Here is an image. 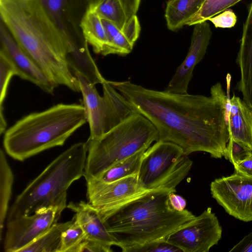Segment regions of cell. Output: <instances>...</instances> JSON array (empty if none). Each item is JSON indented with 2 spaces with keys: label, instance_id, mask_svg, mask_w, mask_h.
I'll return each instance as SVG.
<instances>
[{
  "label": "cell",
  "instance_id": "5b68a950",
  "mask_svg": "<svg viewBox=\"0 0 252 252\" xmlns=\"http://www.w3.org/2000/svg\"><path fill=\"white\" fill-rule=\"evenodd\" d=\"M87 153V142H78L58 156L17 196L7 221L51 208L65 209L68 188L84 176Z\"/></svg>",
  "mask_w": 252,
  "mask_h": 252
},
{
  "label": "cell",
  "instance_id": "f1b7e54d",
  "mask_svg": "<svg viewBox=\"0 0 252 252\" xmlns=\"http://www.w3.org/2000/svg\"><path fill=\"white\" fill-rule=\"evenodd\" d=\"M180 252L182 251L168 243L164 239L155 241L138 246L128 250L127 252Z\"/></svg>",
  "mask_w": 252,
  "mask_h": 252
},
{
  "label": "cell",
  "instance_id": "484cf974",
  "mask_svg": "<svg viewBox=\"0 0 252 252\" xmlns=\"http://www.w3.org/2000/svg\"><path fill=\"white\" fill-rule=\"evenodd\" d=\"M15 75V69L12 63L4 55L0 53V133L1 134L4 133L7 126L3 113V103L6 97L10 79Z\"/></svg>",
  "mask_w": 252,
  "mask_h": 252
},
{
  "label": "cell",
  "instance_id": "6da1fadb",
  "mask_svg": "<svg viewBox=\"0 0 252 252\" xmlns=\"http://www.w3.org/2000/svg\"><path fill=\"white\" fill-rule=\"evenodd\" d=\"M107 81L153 124L158 141L173 143L188 156L204 152L214 158L224 157L229 139L224 107L228 95L220 82L206 96L151 90L130 81Z\"/></svg>",
  "mask_w": 252,
  "mask_h": 252
},
{
  "label": "cell",
  "instance_id": "30bf717a",
  "mask_svg": "<svg viewBox=\"0 0 252 252\" xmlns=\"http://www.w3.org/2000/svg\"><path fill=\"white\" fill-rule=\"evenodd\" d=\"M85 180L88 202L98 212L102 220L117 208L148 191L140 185L138 174L109 183L94 178Z\"/></svg>",
  "mask_w": 252,
  "mask_h": 252
},
{
  "label": "cell",
  "instance_id": "d6986e66",
  "mask_svg": "<svg viewBox=\"0 0 252 252\" xmlns=\"http://www.w3.org/2000/svg\"><path fill=\"white\" fill-rule=\"evenodd\" d=\"M94 2L87 9L80 24L85 40L90 44L96 54H102L107 39L102 19L94 9Z\"/></svg>",
  "mask_w": 252,
  "mask_h": 252
},
{
  "label": "cell",
  "instance_id": "44dd1931",
  "mask_svg": "<svg viewBox=\"0 0 252 252\" xmlns=\"http://www.w3.org/2000/svg\"><path fill=\"white\" fill-rule=\"evenodd\" d=\"M73 221L55 223L21 252H59L62 233Z\"/></svg>",
  "mask_w": 252,
  "mask_h": 252
},
{
  "label": "cell",
  "instance_id": "8992f818",
  "mask_svg": "<svg viewBox=\"0 0 252 252\" xmlns=\"http://www.w3.org/2000/svg\"><path fill=\"white\" fill-rule=\"evenodd\" d=\"M158 137L153 124L137 114L100 136L88 139L85 179L96 178L114 164L146 150Z\"/></svg>",
  "mask_w": 252,
  "mask_h": 252
},
{
  "label": "cell",
  "instance_id": "7402d4cb",
  "mask_svg": "<svg viewBox=\"0 0 252 252\" xmlns=\"http://www.w3.org/2000/svg\"><path fill=\"white\" fill-rule=\"evenodd\" d=\"M14 175L4 151L0 152V238L2 240L4 223L12 195Z\"/></svg>",
  "mask_w": 252,
  "mask_h": 252
},
{
  "label": "cell",
  "instance_id": "ba28073f",
  "mask_svg": "<svg viewBox=\"0 0 252 252\" xmlns=\"http://www.w3.org/2000/svg\"><path fill=\"white\" fill-rule=\"evenodd\" d=\"M75 76L79 82L83 105L89 125V140L100 136L131 117L139 114L107 80L102 84L103 95L101 96L95 85L80 74Z\"/></svg>",
  "mask_w": 252,
  "mask_h": 252
},
{
  "label": "cell",
  "instance_id": "e0dca14e",
  "mask_svg": "<svg viewBox=\"0 0 252 252\" xmlns=\"http://www.w3.org/2000/svg\"><path fill=\"white\" fill-rule=\"evenodd\" d=\"M224 106L229 138L243 143L252 151V108L234 94Z\"/></svg>",
  "mask_w": 252,
  "mask_h": 252
},
{
  "label": "cell",
  "instance_id": "4fadbf2b",
  "mask_svg": "<svg viewBox=\"0 0 252 252\" xmlns=\"http://www.w3.org/2000/svg\"><path fill=\"white\" fill-rule=\"evenodd\" d=\"M95 0H40L71 47L70 52L88 44L82 33L81 20Z\"/></svg>",
  "mask_w": 252,
  "mask_h": 252
},
{
  "label": "cell",
  "instance_id": "836d02e7",
  "mask_svg": "<svg viewBox=\"0 0 252 252\" xmlns=\"http://www.w3.org/2000/svg\"><path fill=\"white\" fill-rule=\"evenodd\" d=\"M171 192L169 194V202L171 207L178 211H183L185 209L187 202L185 198L179 195Z\"/></svg>",
  "mask_w": 252,
  "mask_h": 252
},
{
  "label": "cell",
  "instance_id": "ffe728a7",
  "mask_svg": "<svg viewBox=\"0 0 252 252\" xmlns=\"http://www.w3.org/2000/svg\"><path fill=\"white\" fill-rule=\"evenodd\" d=\"M205 0H169L165 17L167 28L175 31L186 25L187 22L200 8Z\"/></svg>",
  "mask_w": 252,
  "mask_h": 252
},
{
  "label": "cell",
  "instance_id": "5bb4252c",
  "mask_svg": "<svg viewBox=\"0 0 252 252\" xmlns=\"http://www.w3.org/2000/svg\"><path fill=\"white\" fill-rule=\"evenodd\" d=\"M0 37V53L12 63L15 75L34 84L45 92L52 94L57 86L20 47L1 22Z\"/></svg>",
  "mask_w": 252,
  "mask_h": 252
},
{
  "label": "cell",
  "instance_id": "4316f807",
  "mask_svg": "<svg viewBox=\"0 0 252 252\" xmlns=\"http://www.w3.org/2000/svg\"><path fill=\"white\" fill-rule=\"evenodd\" d=\"M73 222L63 231L59 252H76L85 239V232L73 216Z\"/></svg>",
  "mask_w": 252,
  "mask_h": 252
},
{
  "label": "cell",
  "instance_id": "603a6c76",
  "mask_svg": "<svg viewBox=\"0 0 252 252\" xmlns=\"http://www.w3.org/2000/svg\"><path fill=\"white\" fill-rule=\"evenodd\" d=\"M146 150H142L110 167L97 177L101 181L109 183L123 178L138 174L142 156Z\"/></svg>",
  "mask_w": 252,
  "mask_h": 252
},
{
  "label": "cell",
  "instance_id": "d6a6232c",
  "mask_svg": "<svg viewBox=\"0 0 252 252\" xmlns=\"http://www.w3.org/2000/svg\"><path fill=\"white\" fill-rule=\"evenodd\" d=\"M235 172L252 176V156L233 164Z\"/></svg>",
  "mask_w": 252,
  "mask_h": 252
},
{
  "label": "cell",
  "instance_id": "8fae6325",
  "mask_svg": "<svg viewBox=\"0 0 252 252\" xmlns=\"http://www.w3.org/2000/svg\"><path fill=\"white\" fill-rule=\"evenodd\" d=\"M210 190L229 215L243 221H252V176L235 172L214 180Z\"/></svg>",
  "mask_w": 252,
  "mask_h": 252
},
{
  "label": "cell",
  "instance_id": "52a82bcc",
  "mask_svg": "<svg viewBox=\"0 0 252 252\" xmlns=\"http://www.w3.org/2000/svg\"><path fill=\"white\" fill-rule=\"evenodd\" d=\"M192 163L178 145L158 140L143 154L138 182L147 191L164 189L176 192V187L188 175Z\"/></svg>",
  "mask_w": 252,
  "mask_h": 252
},
{
  "label": "cell",
  "instance_id": "9a60e30c",
  "mask_svg": "<svg viewBox=\"0 0 252 252\" xmlns=\"http://www.w3.org/2000/svg\"><path fill=\"white\" fill-rule=\"evenodd\" d=\"M188 53L168 83L164 91L174 94L188 93V86L196 65L203 58L212 37L207 21L194 25Z\"/></svg>",
  "mask_w": 252,
  "mask_h": 252
},
{
  "label": "cell",
  "instance_id": "83f0119b",
  "mask_svg": "<svg viewBox=\"0 0 252 252\" xmlns=\"http://www.w3.org/2000/svg\"><path fill=\"white\" fill-rule=\"evenodd\" d=\"M252 156V151L247 145L229 138L224 157L233 165Z\"/></svg>",
  "mask_w": 252,
  "mask_h": 252
},
{
  "label": "cell",
  "instance_id": "2e32d148",
  "mask_svg": "<svg viewBox=\"0 0 252 252\" xmlns=\"http://www.w3.org/2000/svg\"><path fill=\"white\" fill-rule=\"evenodd\" d=\"M67 208L75 213L74 217L85 234V239L99 244L110 252L115 241L108 231L98 212L88 202H69Z\"/></svg>",
  "mask_w": 252,
  "mask_h": 252
},
{
  "label": "cell",
  "instance_id": "3957f363",
  "mask_svg": "<svg viewBox=\"0 0 252 252\" xmlns=\"http://www.w3.org/2000/svg\"><path fill=\"white\" fill-rule=\"evenodd\" d=\"M172 190L146 192L117 208L102 220L115 246L123 252L136 246L164 239L193 218L187 210L178 211L169 202Z\"/></svg>",
  "mask_w": 252,
  "mask_h": 252
},
{
  "label": "cell",
  "instance_id": "d4e9b609",
  "mask_svg": "<svg viewBox=\"0 0 252 252\" xmlns=\"http://www.w3.org/2000/svg\"><path fill=\"white\" fill-rule=\"evenodd\" d=\"M242 0H205L200 8L186 23L192 26L207 21L211 17L223 12Z\"/></svg>",
  "mask_w": 252,
  "mask_h": 252
},
{
  "label": "cell",
  "instance_id": "9c48e42d",
  "mask_svg": "<svg viewBox=\"0 0 252 252\" xmlns=\"http://www.w3.org/2000/svg\"><path fill=\"white\" fill-rule=\"evenodd\" d=\"M222 228L208 207L167 236L164 240L183 252H208L221 238Z\"/></svg>",
  "mask_w": 252,
  "mask_h": 252
},
{
  "label": "cell",
  "instance_id": "f546056e",
  "mask_svg": "<svg viewBox=\"0 0 252 252\" xmlns=\"http://www.w3.org/2000/svg\"><path fill=\"white\" fill-rule=\"evenodd\" d=\"M216 28H231L237 22V16L233 11L228 8L209 20Z\"/></svg>",
  "mask_w": 252,
  "mask_h": 252
},
{
  "label": "cell",
  "instance_id": "277c9868",
  "mask_svg": "<svg viewBox=\"0 0 252 252\" xmlns=\"http://www.w3.org/2000/svg\"><path fill=\"white\" fill-rule=\"evenodd\" d=\"M87 122L83 104L59 103L17 121L5 131L3 147L10 157L24 161L45 150L63 146Z\"/></svg>",
  "mask_w": 252,
  "mask_h": 252
},
{
  "label": "cell",
  "instance_id": "4dcf8cb0",
  "mask_svg": "<svg viewBox=\"0 0 252 252\" xmlns=\"http://www.w3.org/2000/svg\"><path fill=\"white\" fill-rule=\"evenodd\" d=\"M126 16V23L136 15L141 0H120Z\"/></svg>",
  "mask_w": 252,
  "mask_h": 252
},
{
  "label": "cell",
  "instance_id": "1f68e13d",
  "mask_svg": "<svg viewBox=\"0 0 252 252\" xmlns=\"http://www.w3.org/2000/svg\"><path fill=\"white\" fill-rule=\"evenodd\" d=\"M229 252H252V231L244 236Z\"/></svg>",
  "mask_w": 252,
  "mask_h": 252
},
{
  "label": "cell",
  "instance_id": "7a4b0ae2",
  "mask_svg": "<svg viewBox=\"0 0 252 252\" xmlns=\"http://www.w3.org/2000/svg\"><path fill=\"white\" fill-rule=\"evenodd\" d=\"M0 14L18 44L52 83L80 92L66 60L70 45L40 0H0Z\"/></svg>",
  "mask_w": 252,
  "mask_h": 252
},
{
  "label": "cell",
  "instance_id": "ac0fdd59",
  "mask_svg": "<svg viewBox=\"0 0 252 252\" xmlns=\"http://www.w3.org/2000/svg\"><path fill=\"white\" fill-rule=\"evenodd\" d=\"M236 63L241 74L237 88L243 94L252 97V1L243 25Z\"/></svg>",
  "mask_w": 252,
  "mask_h": 252
},
{
  "label": "cell",
  "instance_id": "7c38bea8",
  "mask_svg": "<svg viewBox=\"0 0 252 252\" xmlns=\"http://www.w3.org/2000/svg\"><path fill=\"white\" fill-rule=\"evenodd\" d=\"M63 211L59 208H51L7 221L4 251L21 252L57 223Z\"/></svg>",
  "mask_w": 252,
  "mask_h": 252
},
{
  "label": "cell",
  "instance_id": "cb8c5ba5",
  "mask_svg": "<svg viewBox=\"0 0 252 252\" xmlns=\"http://www.w3.org/2000/svg\"><path fill=\"white\" fill-rule=\"evenodd\" d=\"M94 8L101 19L108 20L122 30L126 24V16L120 0H95Z\"/></svg>",
  "mask_w": 252,
  "mask_h": 252
}]
</instances>
